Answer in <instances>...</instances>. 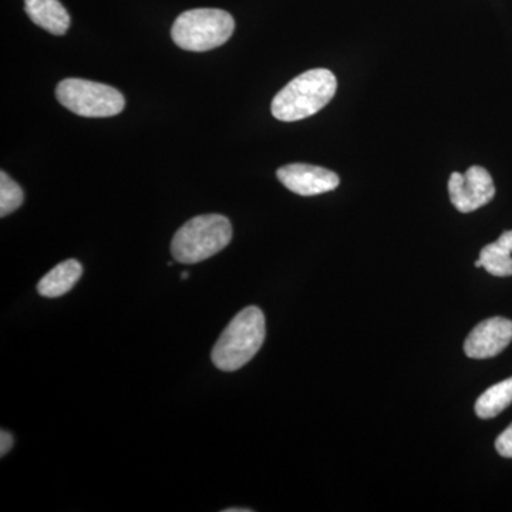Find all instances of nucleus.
Returning <instances> with one entry per match:
<instances>
[{"mask_svg":"<svg viewBox=\"0 0 512 512\" xmlns=\"http://www.w3.org/2000/svg\"><path fill=\"white\" fill-rule=\"evenodd\" d=\"M338 90V80L328 69L299 74L272 100V116L281 121L308 119L328 106Z\"/></svg>","mask_w":512,"mask_h":512,"instance_id":"nucleus-1","label":"nucleus"},{"mask_svg":"<svg viewBox=\"0 0 512 512\" xmlns=\"http://www.w3.org/2000/svg\"><path fill=\"white\" fill-rule=\"evenodd\" d=\"M266 322L264 313L248 306L229 322L212 349L211 359L222 372H235L254 359L264 345Z\"/></svg>","mask_w":512,"mask_h":512,"instance_id":"nucleus-2","label":"nucleus"},{"mask_svg":"<svg viewBox=\"0 0 512 512\" xmlns=\"http://www.w3.org/2000/svg\"><path fill=\"white\" fill-rule=\"evenodd\" d=\"M231 239L232 225L227 217L220 214L200 215L185 222L175 232L171 254L180 264H198L227 248Z\"/></svg>","mask_w":512,"mask_h":512,"instance_id":"nucleus-3","label":"nucleus"},{"mask_svg":"<svg viewBox=\"0 0 512 512\" xmlns=\"http://www.w3.org/2000/svg\"><path fill=\"white\" fill-rule=\"evenodd\" d=\"M235 20L221 9H192L181 13L171 29L175 45L188 52H208L227 43Z\"/></svg>","mask_w":512,"mask_h":512,"instance_id":"nucleus-4","label":"nucleus"},{"mask_svg":"<svg viewBox=\"0 0 512 512\" xmlns=\"http://www.w3.org/2000/svg\"><path fill=\"white\" fill-rule=\"evenodd\" d=\"M59 103L77 116L103 119L120 114L126 106L123 94L107 84L83 79H66L57 84Z\"/></svg>","mask_w":512,"mask_h":512,"instance_id":"nucleus-5","label":"nucleus"},{"mask_svg":"<svg viewBox=\"0 0 512 512\" xmlns=\"http://www.w3.org/2000/svg\"><path fill=\"white\" fill-rule=\"evenodd\" d=\"M448 192H450L451 204L457 208V211L468 214L493 200L495 185L485 168L474 165L464 174H451Z\"/></svg>","mask_w":512,"mask_h":512,"instance_id":"nucleus-6","label":"nucleus"},{"mask_svg":"<svg viewBox=\"0 0 512 512\" xmlns=\"http://www.w3.org/2000/svg\"><path fill=\"white\" fill-rule=\"evenodd\" d=\"M276 177L289 191L302 197L325 194L336 190L340 184L339 175L328 170L309 164H289L279 168Z\"/></svg>","mask_w":512,"mask_h":512,"instance_id":"nucleus-7","label":"nucleus"},{"mask_svg":"<svg viewBox=\"0 0 512 512\" xmlns=\"http://www.w3.org/2000/svg\"><path fill=\"white\" fill-rule=\"evenodd\" d=\"M512 340V322L505 318H490L471 330L464 343V352L471 359H491L500 355Z\"/></svg>","mask_w":512,"mask_h":512,"instance_id":"nucleus-8","label":"nucleus"},{"mask_svg":"<svg viewBox=\"0 0 512 512\" xmlns=\"http://www.w3.org/2000/svg\"><path fill=\"white\" fill-rule=\"evenodd\" d=\"M29 18L55 36H63L70 26V16L59 0H25Z\"/></svg>","mask_w":512,"mask_h":512,"instance_id":"nucleus-9","label":"nucleus"},{"mask_svg":"<svg viewBox=\"0 0 512 512\" xmlns=\"http://www.w3.org/2000/svg\"><path fill=\"white\" fill-rule=\"evenodd\" d=\"M83 275V266L76 259H67L43 276L37 284V292L45 298H59L72 291Z\"/></svg>","mask_w":512,"mask_h":512,"instance_id":"nucleus-10","label":"nucleus"},{"mask_svg":"<svg viewBox=\"0 0 512 512\" xmlns=\"http://www.w3.org/2000/svg\"><path fill=\"white\" fill-rule=\"evenodd\" d=\"M512 403V377L485 390L476 403V413L480 419H494Z\"/></svg>","mask_w":512,"mask_h":512,"instance_id":"nucleus-11","label":"nucleus"},{"mask_svg":"<svg viewBox=\"0 0 512 512\" xmlns=\"http://www.w3.org/2000/svg\"><path fill=\"white\" fill-rule=\"evenodd\" d=\"M480 261L488 274L500 276V278L512 275L511 252L500 247L497 242L485 245V247L481 249Z\"/></svg>","mask_w":512,"mask_h":512,"instance_id":"nucleus-12","label":"nucleus"},{"mask_svg":"<svg viewBox=\"0 0 512 512\" xmlns=\"http://www.w3.org/2000/svg\"><path fill=\"white\" fill-rule=\"evenodd\" d=\"M25 200L22 188L12 180L5 171L0 173V217L12 214L20 208Z\"/></svg>","mask_w":512,"mask_h":512,"instance_id":"nucleus-13","label":"nucleus"},{"mask_svg":"<svg viewBox=\"0 0 512 512\" xmlns=\"http://www.w3.org/2000/svg\"><path fill=\"white\" fill-rule=\"evenodd\" d=\"M495 448H497L500 456L512 458V424L498 436L497 441H495Z\"/></svg>","mask_w":512,"mask_h":512,"instance_id":"nucleus-14","label":"nucleus"},{"mask_svg":"<svg viewBox=\"0 0 512 512\" xmlns=\"http://www.w3.org/2000/svg\"><path fill=\"white\" fill-rule=\"evenodd\" d=\"M13 443H15V440H13V436L9 431H0V456L5 457L12 450Z\"/></svg>","mask_w":512,"mask_h":512,"instance_id":"nucleus-15","label":"nucleus"},{"mask_svg":"<svg viewBox=\"0 0 512 512\" xmlns=\"http://www.w3.org/2000/svg\"><path fill=\"white\" fill-rule=\"evenodd\" d=\"M497 244L507 249V251H510L512 254V231L504 232V234L498 238Z\"/></svg>","mask_w":512,"mask_h":512,"instance_id":"nucleus-16","label":"nucleus"},{"mask_svg":"<svg viewBox=\"0 0 512 512\" xmlns=\"http://www.w3.org/2000/svg\"><path fill=\"white\" fill-rule=\"evenodd\" d=\"M249 508H227L224 512H251Z\"/></svg>","mask_w":512,"mask_h":512,"instance_id":"nucleus-17","label":"nucleus"},{"mask_svg":"<svg viewBox=\"0 0 512 512\" xmlns=\"http://www.w3.org/2000/svg\"><path fill=\"white\" fill-rule=\"evenodd\" d=\"M187 278H190V274H188V272H183V274H181V279H183V281H185V279Z\"/></svg>","mask_w":512,"mask_h":512,"instance_id":"nucleus-18","label":"nucleus"}]
</instances>
